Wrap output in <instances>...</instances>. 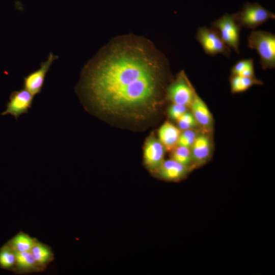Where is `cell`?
I'll return each mask as SVG.
<instances>
[{
  "instance_id": "3",
  "label": "cell",
  "mask_w": 275,
  "mask_h": 275,
  "mask_svg": "<svg viewBox=\"0 0 275 275\" xmlns=\"http://www.w3.org/2000/svg\"><path fill=\"white\" fill-rule=\"evenodd\" d=\"M212 28L219 35L224 43L232 50L239 54L241 27L235 14H225L211 23Z\"/></svg>"
},
{
  "instance_id": "19",
  "label": "cell",
  "mask_w": 275,
  "mask_h": 275,
  "mask_svg": "<svg viewBox=\"0 0 275 275\" xmlns=\"http://www.w3.org/2000/svg\"><path fill=\"white\" fill-rule=\"evenodd\" d=\"M16 253L7 243L4 245L0 249V267L13 270L16 263Z\"/></svg>"
},
{
  "instance_id": "4",
  "label": "cell",
  "mask_w": 275,
  "mask_h": 275,
  "mask_svg": "<svg viewBox=\"0 0 275 275\" xmlns=\"http://www.w3.org/2000/svg\"><path fill=\"white\" fill-rule=\"evenodd\" d=\"M196 39L205 53L214 56L222 54L229 57L231 49L224 43L218 33L213 28L207 26L199 27L196 33Z\"/></svg>"
},
{
  "instance_id": "13",
  "label": "cell",
  "mask_w": 275,
  "mask_h": 275,
  "mask_svg": "<svg viewBox=\"0 0 275 275\" xmlns=\"http://www.w3.org/2000/svg\"><path fill=\"white\" fill-rule=\"evenodd\" d=\"M180 133L178 128L169 122H166L158 129L159 141L165 149L172 150L177 145Z\"/></svg>"
},
{
  "instance_id": "1",
  "label": "cell",
  "mask_w": 275,
  "mask_h": 275,
  "mask_svg": "<svg viewBox=\"0 0 275 275\" xmlns=\"http://www.w3.org/2000/svg\"><path fill=\"white\" fill-rule=\"evenodd\" d=\"M165 57L137 39H122L84 67L77 87L98 112L134 116L155 109L168 70Z\"/></svg>"
},
{
  "instance_id": "14",
  "label": "cell",
  "mask_w": 275,
  "mask_h": 275,
  "mask_svg": "<svg viewBox=\"0 0 275 275\" xmlns=\"http://www.w3.org/2000/svg\"><path fill=\"white\" fill-rule=\"evenodd\" d=\"M12 270L17 274L42 271L30 251L16 253V263Z\"/></svg>"
},
{
  "instance_id": "12",
  "label": "cell",
  "mask_w": 275,
  "mask_h": 275,
  "mask_svg": "<svg viewBox=\"0 0 275 275\" xmlns=\"http://www.w3.org/2000/svg\"><path fill=\"white\" fill-rule=\"evenodd\" d=\"M190 107L198 125L205 131L210 130L213 122L212 116L205 102L197 93Z\"/></svg>"
},
{
  "instance_id": "15",
  "label": "cell",
  "mask_w": 275,
  "mask_h": 275,
  "mask_svg": "<svg viewBox=\"0 0 275 275\" xmlns=\"http://www.w3.org/2000/svg\"><path fill=\"white\" fill-rule=\"evenodd\" d=\"M30 252L37 264L43 271L47 265L53 260L54 256L50 247L38 240Z\"/></svg>"
},
{
  "instance_id": "22",
  "label": "cell",
  "mask_w": 275,
  "mask_h": 275,
  "mask_svg": "<svg viewBox=\"0 0 275 275\" xmlns=\"http://www.w3.org/2000/svg\"><path fill=\"white\" fill-rule=\"evenodd\" d=\"M177 121L179 129L183 131L193 129L198 125L192 114L187 112Z\"/></svg>"
},
{
  "instance_id": "17",
  "label": "cell",
  "mask_w": 275,
  "mask_h": 275,
  "mask_svg": "<svg viewBox=\"0 0 275 275\" xmlns=\"http://www.w3.org/2000/svg\"><path fill=\"white\" fill-rule=\"evenodd\" d=\"M37 239L20 232L10 239L7 243L17 253L30 251Z\"/></svg>"
},
{
  "instance_id": "5",
  "label": "cell",
  "mask_w": 275,
  "mask_h": 275,
  "mask_svg": "<svg viewBox=\"0 0 275 275\" xmlns=\"http://www.w3.org/2000/svg\"><path fill=\"white\" fill-rule=\"evenodd\" d=\"M235 15L241 28L253 30L275 18L274 14L257 3L246 4L240 12Z\"/></svg>"
},
{
  "instance_id": "9",
  "label": "cell",
  "mask_w": 275,
  "mask_h": 275,
  "mask_svg": "<svg viewBox=\"0 0 275 275\" xmlns=\"http://www.w3.org/2000/svg\"><path fill=\"white\" fill-rule=\"evenodd\" d=\"M165 148L159 140L150 138L146 142L144 151L146 167L154 173L164 160Z\"/></svg>"
},
{
  "instance_id": "6",
  "label": "cell",
  "mask_w": 275,
  "mask_h": 275,
  "mask_svg": "<svg viewBox=\"0 0 275 275\" xmlns=\"http://www.w3.org/2000/svg\"><path fill=\"white\" fill-rule=\"evenodd\" d=\"M196 91L183 71H181L175 80L169 86L167 95L173 103L190 106Z\"/></svg>"
},
{
  "instance_id": "7",
  "label": "cell",
  "mask_w": 275,
  "mask_h": 275,
  "mask_svg": "<svg viewBox=\"0 0 275 275\" xmlns=\"http://www.w3.org/2000/svg\"><path fill=\"white\" fill-rule=\"evenodd\" d=\"M59 58L50 52L47 60L41 63L38 69L31 72L23 78V87L34 96L40 94L44 86L45 77L52 63Z\"/></svg>"
},
{
  "instance_id": "23",
  "label": "cell",
  "mask_w": 275,
  "mask_h": 275,
  "mask_svg": "<svg viewBox=\"0 0 275 275\" xmlns=\"http://www.w3.org/2000/svg\"><path fill=\"white\" fill-rule=\"evenodd\" d=\"M187 106L173 103L169 109V114L171 118L177 120L186 112Z\"/></svg>"
},
{
  "instance_id": "8",
  "label": "cell",
  "mask_w": 275,
  "mask_h": 275,
  "mask_svg": "<svg viewBox=\"0 0 275 275\" xmlns=\"http://www.w3.org/2000/svg\"><path fill=\"white\" fill-rule=\"evenodd\" d=\"M34 96L24 89L13 91L10 95L6 109L1 115L9 114L17 120L22 115L28 114L29 109L32 108Z\"/></svg>"
},
{
  "instance_id": "16",
  "label": "cell",
  "mask_w": 275,
  "mask_h": 275,
  "mask_svg": "<svg viewBox=\"0 0 275 275\" xmlns=\"http://www.w3.org/2000/svg\"><path fill=\"white\" fill-rule=\"evenodd\" d=\"M230 83L231 91L232 93L244 92L254 85L263 84L256 77H249L236 75H231Z\"/></svg>"
},
{
  "instance_id": "21",
  "label": "cell",
  "mask_w": 275,
  "mask_h": 275,
  "mask_svg": "<svg viewBox=\"0 0 275 275\" xmlns=\"http://www.w3.org/2000/svg\"><path fill=\"white\" fill-rule=\"evenodd\" d=\"M198 134V132L194 128L183 130L182 133H180L177 146H181L190 148Z\"/></svg>"
},
{
  "instance_id": "18",
  "label": "cell",
  "mask_w": 275,
  "mask_h": 275,
  "mask_svg": "<svg viewBox=\"0 0 275 275\" xmlns=\"http://www.w3.org/2000/svg\"><path fill=\"white\" fill-rule=\"evenodd\" d=\"M231 72V75L256 77L253 59L250 58L238 61L232 67Z\"/></svg>"
},
{
  "instance_id": "11",
  "label": "cell",
  "mask_w": 275,
  "mask_h": 275,
  "mask_svg": "<svg viewBox=\"0 0 275 275\" xmlns=\"http://www.w3.org/2000/svg\"><path fill=\"white\" fill-rule=\"evenodd\" d=\"M194 169L207 163L211 156V143L205 133L198 134L190 148Z\"/></svg>"
},
{
  "instance_id": "2",
  "label": "cell",
  "mask_w": 275,
  "mask_h": 275,
  "mask_svg": "<svg viewBox=\"0 0 275 275\" xmlns=\"http://www.w3.org/2000/svg\"><path fill=\"white\" fill-rule=\"evenodd\" d=\"M249 47L255 50L260 57V63L264 69L275 67V35L270 32L252 31L248 38Z\"/></svg>"
},
{
  "instance_id": "20",
  "label": "cell",
  "mask_w": 275,
  "mask_h": 275,
  "mask_svg": "<svg viewBox=\"0 0 275 275\" xmlns=\"http://www.w3.org/2000/svg\"><path fill=\"white\" fill-rule=\"evenodd\" d=\"M171 159L189 168L192 170L194 169L191 151L189 148L181 146H178L174 148L171 154Z\"/></svg>"
},
{
  "instance_id": "10",
  "label": "cell",
  "mask_w": 275,
  "mask_h": 275,
  "mask_svg": "<svg viewBox=\"0 0 275 275\" xmlns=\"http://www.w3.org/2000/svg\"><path fill=\"white\" fill-rule=\"evenodd\" d=\"M191 171L189 168L171 158L164 160L154 174L162 180L176 182L186 178Z\"/></svg>"
}]
</instances>
